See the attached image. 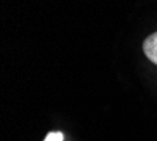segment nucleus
I'll return each mask as SVG.
<instances>
[{"instance_id":"1","label":"nucleus","mask_w":157,"mask_h":141,"mask_svg":"<svg viewBox=\"0 0 157 141\" xmlns=\"http://www.w3.org/2000/svg\"><path fill=\"white\" fill-rule=\"evenodd\" d=\"M143 51L144 55L150 61L157 65V31L149 35L143 43Z\"/></svg>"}]
</instances>
